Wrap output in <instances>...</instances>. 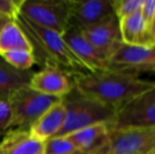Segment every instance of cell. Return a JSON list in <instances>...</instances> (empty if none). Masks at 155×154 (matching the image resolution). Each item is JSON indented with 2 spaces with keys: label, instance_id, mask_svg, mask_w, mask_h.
<instances>
[{
  "label": "cell",
  "instance_id": "obj_14",
  "mask_svg": "<svg viewBox=\"0 0 155 154\" xmlns=\"http://www.w3.org/2000/svg\"><path fill=\"white\" fill-rule=\"evenodd\" d=\"M64 107L62 101L60 100L47 110L35 123H33L29 130L32 135L42 142H45L58 135L64 125Z\"/></svg>",
  "mask_w": 155,
  "mask_h": 154
},
{
  "label": "cell",
  "instance_id": "obj_26",
  "mask_svg": "<svg viewBox=\"0 0 155 154\" xmlns=\"http://www.w3.org/2000/svg\"><path fill=\"white\" fill-rule=\"evenodd\" d=\"M10 20H12V19H10V18H1L0 19V31H1L2 28L5 25V23L8 22Z\"/></svg>",
  "mask_w": 155,
  "mask_h": 154
},
{
  "label": "cell",
  "instance_id": "obj_13",
  "mask_svg": "<svg viewBox=\"0 0 155 154\" xmlns=\"http://www.w3.org/2000/svg\"><path fill=\"white\" fill-rule=\"evenodd\" d=\"M0 154H45V142L32 135L29 129H16L0 142Z\"/></svg>",
  "mask_w": 155,
  "mask_h": 154
},
{
  "label": "cell",
  "instance_id": "obj_27",
  "mask_svg": "<svg viewBox=\"0 0 155 154\" xmlns=\"http://www.w3.org/2000/svg\"><path fill=\"white\" fill-rule=\"evenodd\" d=\"M143 154H155V149H154V150L149 151V152H146V153H143Z\"/></svg>",
  "mask_w": 155,
  "mask_h": 154
},
{
  "label": "cell",
  "instance_id": "obj_16",
  "mask_svg": "<svg viewBox=\"0 0 155 154\" xmlns=\"http://www.w3.org/2000/svg\"><path fill=\"white\" fill-rule=\"evenodd\" d=\"M110 131V125L97 123L79 129L64 135L72 142L81 154H91L106 140Z\"/></svg>",
  "mask_w": 155,
  "mask_h": 154
},
{
  "label": "cell",
  "instance_id": "obj_18",
  "mask_svg": "<svg viewBox=\"0 0 155 154\" xmlns=\"http://www.w3.org/2000/svg\"><path fill=\"white\" fill-rule=\"evenodd\" d=\"M17 49L33 51L29 38L16 20H10L0 31V54Z\"/></svg>",
  "mask_w": 155,
  "mask_h": 154
},
{
  "label": "cell",
  "instance_id": "obj_6",
  "mask_svg": "<svg viewBox=\"0 0 155 154\" xmlns=\"http://www.w3.org/2000/svg\"><path fill=\"white\" fill-rule=\"evenodd\" d=\"M155 149V127L110 130L91 154H143Z\"/></svg>",
  "mask_w": 155,
  "mask_h": 154
},
{
  "label": "cell",
  "instance_id": "obj_25",
  "mask_svg": "<svg viewBox=\"0 0 155 154\" xmlns=\"http://www.w3.org/2000/svg\"><path fill=\"white\" fill-rule=\"evenodd\" d=\"M149 30H150V35H151L152 40H153L155 43V15H154L153 19H152L151 23H150Z\"/></svg>",
  "mask_w": 155,
  "mask_h": 154
},
{
  "label": "cell",
  "instance_id": "obj_21",
  "mask_svg": "<svg viewBox=\"0 0 155 154\" xmlns=\"http://www.w3.org/2000/svg\"><path fill=\"white\" fill-rule=\"evenodd\" d=\"M143 0H113L112 6L114 15L118 20L136 13H140Z\"/></svg>",
  "mask_w": 155,
  "mask_h": 154
},
{
  "label": "cell",
  "instance_id": "obj_8",
  "mask_svg": "<svg viewBox=\"0 0 155 154\" xmlns=\"http://www.w3.org/2000/svg\"><path fill=\"white\" fill-rule=\"evenodd\" d=\"M109 67L111 71L137 76L143 73L155 74V45L143 48L121 43L109 57Z\"/></svg>",
  "mask_w": 155,
  "mask_h": 154
},
{
  "label": "cell",
  "instance_id": "obj_15",
  "mask_svg": "<svg viewBox=\"0 0 155 154\" xmlns=\"http://www.w3.org/2000/svg\"><path fill=\"white\" fill-rule=\"evenodd\" d=\"M119 30L123 43L131 47H154L150 30L140 13H136L119 20Z\"/></svg>",
  "mask_w": 155,
  "mask_h": 154
},
{
  "label": "cell",
  "instance_id": "obj_10",
  "mask_svg": "<svg viewBox=\"0 0 155 154\" xmlns=\"http://www.w3.org/2000/svg\"><path fill=\"white\" fill-rule=\"evenodd\" d=\"M29 86L45 95L62 98L74 89L72 75L52 64L43 66L33 74Z\"/></svg>",
  "mask_w": 155,
  "mask_h": 154
},
{
  "label": "cell",
  "instance_id": "obj_2",
  "mask_svg": "<svg viewBox=\"0 0 155 154\" xmlns=\"http://www.w3.org/2000/svg\"><path fill=\"white\" fill-rule=\"evenodd\" d=\"M15 20L29 38L36 62L40 61L43 66L58 67L71 75L89 73L63 40L62 35L35 25L20 14Z\"/></svg>",
  "mask_w": 155,
  "mask_h": 154
},
{
  "label": "cell",
  "instance_id": "obj_7",
  "mask_svg": "<svg viewBox=\"0 0 155 154\" xmlns=\"http://www.w3.org/2000/svg\"><path fill=\"white\" fill-rule=\"evenodd\" d=\"M152 127H155V87L117 110L110 130Z\"/></svg>",
  "mask_w": 155,
  "mask_h": 154
},
{
  "label": "cell",
  "instance_id": "obj_20",
  "mask_svg": "<svg viewBox=\"0 0 155 154\" xmlns=\"http://www.w3.org/2000/svg\"><path fill=\"white\" fill-rule=\"evenodd\" d=\"M45 154H81L67 136H54L45 142Z\"/></svg>",
  "mask_w": 155,
  "mask_h": 154
},
{
  "label": "cell",
  "instance_id": "obj_24",
  "mask_svg": "<svg viewBox=\"0 0 155 154\" xmlns=\"http://www.w3.org/2000/svg\"><path fill=\"white\" fill-rule=\"evenodd\" d=\"M140 14L148 27H150V23L155 15V0H143Z\"/></svg>",
  "mask_w": 155,
  "mask_h": 154
},
{
  "label": "cell",
  "instance_id": "obj_9",
  "mask_svg": "<svg viewBox=\"0 0 155 154\" xmlns=\"http://www.w3.org/2000/svg\"><path fill=\"white\" fill-rule=\"evenodd\" d=\"M112 15L114 11L109 0H70L69 28L82 31Z\"/></svg>",
  "mask_w": 155,
  "mask_h": 154
},
{
  "label": "cell",
  "instance_id": "obj_12",
  "mask_svg": "<svg viewBox=\"0 0 155 154\" xmlns=\"http://www.w3.org/2000/svg\"><path fill=\"white\" fill-rule=\"evenodd\" d=\"M80 32L100 54L108 58V60L123 43L119 20L115 15Z\"/></svg>",
  "mask_w": 155,
  "mask_h": 154
},
{
  "label": "cell",
  "instance_id": "obj_3",
  "mask_svg": "<svg viewBox=\"0 0 155 154\" xmlns=\"http://www.w3.org/2000/svg\"><path fill=\"white\" fill-rule=\"evenodd\" d=\"M65 111V119L57 136H64L79 129L97 123L111 126L115 111L102 103L84 96L75 88L61 98Z\"/></svg>",
  "mask_w": 155,
  "mask_h": 154
},
{
  "label": "cell",
  "instance_id": "obj_19",
  "mask_svg": "<svg viewBox=\"0 0 155 154\" xmlns=\"http://www.w3.org/2000/svg\"><path fill=\"white\" fill-rule=\"evenodd\" d=\"M0 57L13 68L20 71H29L36 64V58L31 50L17 49L0 54Z\"/></svg>",
  "mask_w": 155,
  "mask_h": 154
},
{
  "label": "cell",
  "instance_id": "obj_1",
  "mask_svg": "<svg viewBox=\"0 0 155 154\" xmlns=\"http://www.w3.org/2000/svg\"><path fill=\"white\" fill-rule=\"evenodd\" d=\"M74 88L115 112L138 95L155 87V81L129 73L106 71L72 75Z\"/></svg>",
  "mask_w": 155,
  "mask_h": 154
},
{
  "label": "cell",
  "instance_id": "obj_23",
  "mask_svg": "<svg viewBox=\"0 0 155 154\" xmlns=\"http://www.w3.org/2000/svg\"><path fill=\"white\" fill-rule=\"evenodd\" d=\"M13 111L8 100H0V133L12 128Z\"/></svg>",
  "mask_w": 155,
  "mask_h": 154
},
{
  "label": "cell",
  "instance_id": "obj_4",
  "mask_svg": "<svg viewBox=\"0 0 155 154\" xmlns=\"http://www.w3.org/2000/svg\"><path fill=\"white\" fill-rule=\"evenodd\" d=\"M19 14L43 29L62 35L69 29L70 0H22Z\"/></svg>",
  "mask_w": 155,
  "mask_h": 154
},
{
  "label": "cell",
  "instance_id": "obj_28",
  "mask_svg": "<svg viewBox=\"0 0 155 154\" xmlns=\"http://www.w3.org/2000/svg\"><path fill=\"white\" fill-rule=\"evenodd\" d=\"M1 18H8V17L3 16V15H0V19H1ZM12 20H13V19H12Z\"/></svg>",
  "mask_w": 155,
  "mask_h": 154
},
{
  "label": "cell",
  "instance_id": "obj_22",
  "mask_svg": "<svg viewBox=\"0 0 155 154\" xmlns=\"http://www.w3.org/2000/svg\"><path fill=\"white\" fill-rule=\"evenodd\" d=\"M21 3L22 0H0V15L15 20L19 15Z\"/></svg>",
  "mask_w": 155,
  "mask_h": 154
},
{
  "label": "cell",
  "instance_id": "obj_17",
  "mask_svg": "<svg viewBox=\"0 0 155 154\" xmlns=\"http://www.w3.org/2000/svg\"><path fill=\"white\" fill-rule=\"evenodd\" d=\"M33 74L31 70L20 71L13 68L0 57V100H8L15 91L29 86Z\"/></svg>",
  "mask_w": 155,
  "mask_h": 154
},
{
  "label": "cell",
  "instance_id": "obj_5",
  "mask_svg": "<svg viewBox=\"0 0 155 154\" xmlns=\"http://www.w3.org/2000/svg\"><path fill=\"white\" fill-rule=\"evenodd\" d=\"M60 100L61 98L42 94L30 86L18 89L8 98L13 111L12 127L29 129L47 110Z\"/></svg>",
  "mask_w": 155,
  "mask_h": 154
},
{
  "label": "cell",
  "instance_id": "obj_11",
  "mask_svg": "<svg viewBox=\"0 0 155 154\" xmlns=\"http://www.w3.org/2000/svg\"><path fill=\"white\" fill-rule=\"evenodd\" d=\"M62 38L89 73H100L110 70L108 58L100 54L79 30L69 28L62 34Z\"/></svg>",
  "mask_w": 155,
  "mask_h": 154
}]
</instances>
